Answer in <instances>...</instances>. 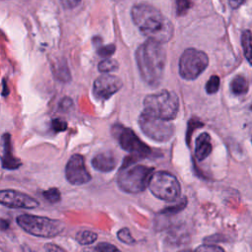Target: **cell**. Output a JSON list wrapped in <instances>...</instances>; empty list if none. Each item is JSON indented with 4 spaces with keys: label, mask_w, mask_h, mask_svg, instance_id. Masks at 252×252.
Returning <instances> with one entry per match:
<instances>
[{
    "label": "cell",
    "mask_w": 252,
    "mask_h": 252,
    "mask_svg": "<svg viewBox=\"0 0 252 252\" xmlns=\"http://www.w3.org/2000/svg\"><path fill=\"white\" fill-rule=\"evenodd\" d=\"M144 111L163 120H173L179 109V99L174 92L162 90L144 99Z\"/></svg>",
    "instance_id": "obj_3"
},
{
    "label": "cell",
    "mask_w": 252,
    "mask_h": 252,
    "mask_svg": "<svg viewBox=\"0 0 252 252\" xmlns=\"http://www.w3.org/2000/svg\"><path fill=\"white\" fill-rule=\"evenodd\" d=\"M44 250L45 252H67L60 246L54 244V243H47L44 245Z\"/></svg>",
    "instance_id": "obj_30"
},
{
    "label": "cell",
    "mask_w": 252,
    "mask_h": 252,
    "mask_svg": "<svg viewBox=\"0 0 252 252\" xmlns=\"http://www.w3.org/2000/svg\"><path fill=\"white\" fill-rule=\"evenodd\" d=\"M51 128L55 132H62L67 129V122L60 118H55L51 121Z\"/></svg>",
    "instance_id": "obj_27"
},
{
    "label": "cell",
    "mask_w": 252,
    "mask_h": 252,
    "mask_svg": "<svg viewBox=\"0 0 252 252\" xmlns=\"http://www.w3.org/2000/svg\"><path fill=\"white\" fill-rule=\"evenodd\" d=\"M3 142V155H2V166L7 169H16L21 165V161L16 158L12 154L11 137L8 133L2 137Z\"/></svg>",
    "instance_id": "obj_14"
},
{
    "label": "cell",
    "mask_w": 252,
    "mask_h": 252,
    "mask_svg": "<svg viewBox=\"0 0 252 252\" xmlns=\"http://www.w3.org/2000/svg\"><path fill=\"white\" fill-rule=\"evenodd\" d=\"M138 124L143 133L156 142H166L174 134V126L163 120L143 111L138 119Z\"/></svg>",
    "instance_id": "obj_7"
},
{
    "label": "cell",
    "mask_w": 252,
    "mask_h": 252,
    "mask_svg": "<svg viewBox=\"0 0 252 252\" xmlns=\"http://www.w3.org/2000/svg\"><path fill=\"white\" fill-rule=\"evenodd\" d=\"M117 237L123 243H126V244H133V243H135L134 237L131 235L130 230L128 228H126V227L121 228V229L118 230Z\"/></svg>",
    "instance_id": "obj_22"
},
{
    "label": "cell",
    "mask_w": 252,
    "mask_h": 252,
    "mask_svg": "<svg viewBox=\"0 0 252 252\" xmlns=\"http://www.w3.org/2000/svg\"><path fill=\"white\" fill-rule=\"evenodd\" d=\"M114 51H115V45L114 44H107V45L100 46L97 50V54L101 57L108 58L114 53Z\"/></svg>",
    "instance_id": "obj_25"
},
{
    "label": "cell",
    "mask_w": 252,
    "mask_h": 252,
    "mask_svg": "<svg viewBox=\"0 0 252 252\" xmlns=\"http://www.w3.org/2000/svg\"><path fill=\"white\" fill-rule=\"evenodd\" d=\"M179 252H193V251H191V250H189V249H184V250H181V251H179Z\"/></svg>",
    "instance_id": "obj_32"
},
{
    "label": "cell",
    "mask_w": 252,
    "mask_h": 252,
    "mask_svg": "<svg viewBox=\"0 0 252 252\" xmlns=\"http://www.w3.org/2000/svg\"><path fill=\"white\" fill-rule=\"evenodd\" d=\"M249 84L244 76L237 75L234 77L230 83V90L236 95L245 94L248 92Z\"/></svg>",
    "instance_id": "obj_16"
},
{
    "label": "cell",
    "mask_w": 252,
    "mask_h": 252,
    "mask_svg": "<svg viewBox=\"0 0 252 252\" xmlns=\"http://www.w3.org/2000/svg\"><path fill=\"white\" fill-rule=\"evenodd\" d=\"M97 238V234L91 230H81L76 234V240L82 245L94 243Z\"/></svg>",
    "instance_id": "obj_17"
},
{
    "label": "cell",
    "mask_w": 252,
    "mask_h": 252,
    "mask_svg": "<svg viewBox=\"0 0 252 252\" xmlns=\"http://www.w3.org/2000/svg\"><path fill=\"white\" fill-rule=\"evenodd\" d=\"M92 165L94 169L101 172H109L117 165V158L115 155L110 152H102L95 155L92 159Z\"/></svg>",
    "instance_id": "obj_13"
},
{
    "label": "cell",
    "mask_w": 252,
    "mask_h": 252,
    "mask_svg": "<svg viewBox=\"0 0 252 252\" xmlns=\"http://www.w3.org/2000/svg\"><path fill=\"white\" fill-rule=\"evenodd\" d=\"M241 44L245 58L249 63H251V32L249 30H246L242 32Z\"/></svg>",
    "instance_id": "obj_18"
},
{
    "label": "cell",
    "mask_w": 252,
    "mask_h": 252,
    "mask_svg": "<svg viewBox=\"0 0 252 252\" xmlns=\"http://www.w3.org/2000/svg\"><path fill=\"white\" fill-rule=\"evenodd\" d=\"M0 204L15 209H33L39 205L32 196L12 189L0 190Z\"/></svg>",
    "instance_id": "obj_11"
},
{
    "label": "cell",
    "mask_w": 252,
    "mask_h": 252,
    "mask_svg": "<svg viewBox=\"0 0 252 252\" xmlns=\"http://www.w3.org/2000/svg\"><path fill=\"white\" fill-rule=\"evenodd\" d=\"M186 204H187V201H186V199L184 198L183 201L180 202L179 204H177V205H175V206H172V207H167V208H165L164 210H162L161 213H163V214H173V213L180 212L181 210H183V208L186 206Z\"/></svg>",
    "instance_id": "obj_28"
},
{
    "label": "cell",
    "mask_w": 252,
    "mask_h": 252,
    "mask_svg": "<svg viewBox=\"0 0 252 252\" xmlns=\"http://www.w3.org/2000/svg\"><path fill=\"white\" fill-rule=\"evenodd\" d=\"M112 133L116 137L121 148L138 158H147L152 154V150L140 140V138L129 128L116 124L112 128Z\"/></svg>",
    "instance_id": "obj_9"
},
{
    "label": "cell",
    "mask_w": 252,
    "mask_h": 252,
    "mask_svg": "<svg viewBox=\"0 0 252 252\" xmlns=\"http://www.w3.org/2000/svg\"><path fill=\"white\" fill-rule=\"evenodd\" d=\"M60 3L65 9H74L81 3V0H60Z\"/></svg>",
    "instance_id": "obj_29"
},
{
    "label": "cell",
    "mask_w": 252,
    "mask_h": 252,
    "mask_svg": "<svg viewBox=\"0 0 252 252\" xmlns=\"http://www.w3.org/2000/svg\"><path fill=\"white\" fill-rule=\"evenodd\" d=\"M72 105V100L69 98V97H65L61 100L60 102V107L63 108V109H67V108H70Z\"/></svg>",
    "instance_id": "obj_31"
},
{
    "label": "cell",
    "mask_w": 252,
    "mask_h": 252,
    "mask_svg": "<svg viewBox=\"0 0 252 252\" xmlns=\"http://www.w3.org/2000/svg\"><path fill=\"white\" fill-rule=\"evenodd\" d=\"M131 16L134 24L148 39L165 43L173 35V27L156 7L148 3H139L133 6Z\"/></svg>",
    "instance_id": "obj_1"
},
{
    "label": "cell",
    "mask_w": 252,
    "mask_h": 252,
    "mask_svg": "<svg viewBox=\"0 0 252 252\" xmlns=\"http://www.w3.org/2000/svg\"><path fill=\"white\" fill-rule=\"evenodd\" d=\"M65 176L73 185H83L91 181L92 176L85 165L84 157L80 154L73 155L65 167Z\"/></svg>",
    "instance_id": "obj_10"
},
{
    "label": "cell",
    "mask_w": 252,
    "mask_h": 252,
    "mask_svg": "<svg viewBox=\"0 0 252 252\" xmlns=\"http://www.w3.org/2000/svg\"><path fill=\"white\" fill-rule=\"evenodd\" d=\"M220 89V78L217 75L210 77L206 84V92L210 94H216Z\"/></svg>",
    "instance_id": "obj_20"
},
{
    "label": "cell",
    "mask_w": 252,
    "mask_h": 252,
    "mask_svg": "<svg viewBox=\"0 0 252 252\" xmlns=\"http://www.w3.org/2000/svg\"><path fill=\"white\" fill-rule=\"evenodd\" d=\"M94 252H121V251L111 243L100 242L94 247Z\"/></svg>",
    "instance_id": "obj_24"
},
{
    "label": "cell",
    "mask_w": 252,
    "mask_h": 252,
    "mask_svg": "<svg viewBox=\"0 0 252 252\" xmlns=\"http://www.w3.org/2000/svg\"><path fill=\"white\" fill-rule=\"evenodd\" d=\"M122 88V81L110 74L99 76L94 83V95L97 99H108Z\"/></svg>",
    "instance_id": "obj_12"
},
{
    "label": "cell",
    "mask_w": 252,
    "mask_h": 252,
    "mask_svg": "<svg viewBox=\"0 0 252 252\" xmlns=\"http://www.w3.org/2000/svg\"><path fill=\"white\" fill-rule=\"evenodd\" d=\"M119 65L117 63L116 60L111 59V58H106L102 61L99 62L98 64V70L101 73H109L112 71H115L116 69H118Z\"/></svg>",
    "instance_id": "obj_19"
},
{
    "label": "cell",
    "mask_w": 252,
    "mask_h": 252,
    "mask_svg": "<svg viewBox=\"0 0 252 252\" xmlns=\"http://www.w3.org/2000/svg\"><path fill=\"white\" fill-rule=\"evenodd\" d=\"M207 54L196 48H187L179 59V75L185 80H195L208 67Z\"/></svg>",
    "instance_id": "obj_8"
},
{
    "label": "cell",
    "mask_w": 252,
    "mask_h": 252,
    "mask_svg": "<svg viewBox=\"0 0 252 252\" xmlns=\"http://www.w3.org/2000/svg\"><path fill=\"white\" fill-rule=\"evenodd\" d=\"M213 150L211 136L204 132L201 133L195 142V156L198 160H203L209 157Z\"/></svg>",
    "instance_id": "obj_15"
},
{
    "label": "cell",
    "mask_w": 252,
    "mask_h": 252,
    "mask_svg": "<svg viewBox=\"0 0 252 252\" xmlns=\"http://www.w3.org/2000/svg\"><path fill=\"white\" fill-rule=\"evenodd\" d=\"M17 223L26 232L37 237L44 238L57 236L63 231L65 227L64 222L59 220L28 214L20 215L17 218Z\"/></svg>",
    "instance_id": "obj_4"
},
{
    "label": "cell",
    "mask_w": 252,
    "mask_h": 252,
    "mask_svg": "<svg viewBox=\"0 0 252 252\" xmlns=\"http://www.w3.org/2000/svg\"><path fill=\"white\" fill-rule=\"evenodd\" d=\"M193 0H177L176 1V12L178 16L184 15L191 8Z\"/></svg>",
    "instance_id": "obj_23"
},
{
    "label": "cell",
    "mask_w": 252,
    "mask_h": 252,
    "mask_svg": "<svg viewBox=\"0 0 252 252\" xmlns=\"http://www.w3.org/2000/svg\"><path fill=\"white\" fill-rule=\"evenodd\" d=\"M148 187L154 196L167 202L175 201L181 193L177 178L167 171L153 172L149 179Z\"/></svg>",
    "instance_id": "obj_6"
},
{
    "label": "cell",
    "mask_w": 252,
    "mask_h": 252,
    "mask_svg": "<svg viewBox=\"0 0 252 252\" xmlns=\"http://www.w3.org/2000/svg\"><path fill=\"white\" fill-rule=\"evenodd\" d=\"M137 67L142 80L150 87H158L163 78L166 52L162 43L148 39L135 52Z\"/></svg>",
    "instance_id": "obj_2"
},
{
    "label": "cell",
    "mask_w": 252,
    "mask_h": 252,
    "mask_svg": "<svg viewBox=\"0 0 252 252\" xmlns=\"http://www.w3.org/2000/svg\"><path fill=\"white\" fill-rule=\"evenodd\" d=\"M194 252H225L221 247L212 244L200 245Z\"/></svg>",
    "instance_id": "obj_26"
},
{
    "label": "cell",
    "mask_w": 252,
    "mask_h": 252,
    "mask_svg": "<svg viewBox=\"0 0 252 252\" xmlns=\"http://www.w3.org/2000/svg\"><path fill=\"white\" fill-rule=\"evenodd\" d=\"M43 197L49 201L50 203H56V202H59L60 199H61V194H60V191L57 189V188H50L48 190H45L43 191L42 193Z\"/></svg>",
    "instance_id": "obj_21"
},
{
    "label": "cell",
    "mask_w": 252,
    "mask_h": 252,
    "mask_svg": "<svg viewBox=\"0 0 252 252\" xmlns=\"http://www.w3.org/2000/svg\"><path fill=\"white\" fill-rule=\"evenodd\" d=\"M154 172V167L143 164L127 165L121 167L117 177L118 187L130 194H137L143 192L149 183V179Z\"/></svg>",
    "instance_id": "obj_5"
}]
</instances>
